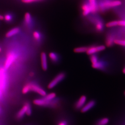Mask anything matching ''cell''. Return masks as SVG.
Instances as JSON below:
<instances>
[{
  "instance_id": "6da1fadb",
  "label": "cell",
  "mask_w": 125,
  "mask_h": 125,
  "mask_svg": "<svg viewBox=\"0 0 125 125\" xmlns=\"http://www.w3.org/2000/svg\"><path fill=\"white\" fill-rule=\"evenodd\" d=\"M122 4V1L119 0H102L98 3V10L104 11L119 7Z\"/></svg>"
},
{
  "instance_id": "7a4b0ae2",
  "label": "cell",
  "mask_w": 125,
  "mask_h": 125,
  "mask_svg": "<svg viewBox=\"0 0 125 125\" xmlns=\"http://www.w3.org/2000/svg\"><path fill=\"white\" fill-rule=\"evenodd\" d=\"M56 100L55 98L53 100L48 101L45 100V99L42 98L35 99L34 100L33 103L35 105L39 106H50L52 107H54L55 106H56L57 104L58 103V100Z\"/></svg>"
},
{
  "instance_id": "3957f363",
  "label": "cell",
  "mask_w": 125,
  "mask_h": 125,
  "mask_svg": "<svg viewBox=\"0 0 125 125\" xmlns=\"http://www.w3.org/2000/svg\"><path fill=\"white\" fill-rule=\"evenodd\" d=\"M66 74L64 72L59 73L54 79L50 82L48 85V88L50 89L53 88L65 79Z\"/></svg>"
},
{
  "instance_id": "277c9868",
  "label": "cell",
  "mask_w": 125,
  "mask_h": 125,
  "mask_svg": "<svg viewBox=\"0 0 125 125\" xmlns=\"http://www.w3.org/2000/svg\"><path fill=\"white\" fill-rule=\"evenodd\" d=\"M106 49V46L104 45H93L88 47L86 53L88 55L96 54L98 52L104 51Z\"/></svg>"
},
{
  "instance_id": "5b68a950",
  "label": "cell",
  "mask_w": 125,
  "mask_h": 125,
  "mask_svg": "<svg viewBox=\"0 0 125 125\" xmlns=\"http://www.w3.org/2000/svg\"><path fill=\"white\" fill-rule=\"evenodd\" d=\"M29 84L30 91H33L42 96H45L47 94L46 92L37 84L32 83H30Z\"/></svg>"
},
{
  "instance_id": "8992f818",
  "label": "cell",
  "mask_w": 125,
  "mask_h": 125,
  "mask_svg": "<svg viewBox=\"0 0 125 125\" xmlns=\"http://www.w3.org/2000/svg\"><path fill=\"white\" fill-rule=\"evenodd\" d=\"M16 58V55L14 52H10L7 56L5 62V69H8L13 63Z\"/></svg>"
},
{
  "instance_id": "52a82bcc",
  "label": "cell",
  "mask_w": 125,
  "mask_h": 125,
  "mask_svg": "<svg viewBox=\"0 0 125 125\" xmlns=\"http://www.w3.org/2000/svg\"><path fill=\"white\" fill-rule=\"evenodd\" d=\"M87 97L86 96L83 95L80 97L78 100L74 104V107L76 109H81L86 103Z\"/></svg>"
},
{
  "instance_id": "ba28073f",
  "label": "cell",
  "mask_w": 125,
  "mask_h": 125,
  "mask_svg": "<svg viewBox=\"0 0 125 125\" xmlns=\"http://www.w3.org/2000/svg\"><path fill=\"white\" fill-rule=\"evenodd\" d=\"M82 14L84 16H87L92 13V9L90 4L88 2H84L82 6Z\"/></svg>"
},
{
  "instance_id": "9c48e42d",
  "label": "cell",
  "mask_w": 125,
  "mask_h": 125,
  "mask_svg": "<svg viewBox=\"0 0 125 125\" xmlns=\"http://www.w3.org/2000/svg\"><path fill=\"white\" fill-rule=\"evenodd\" d=\"M96 105V102L94 100H91L85 104V105L81 109V111L82 113H85L87 112L93 108Z\"/></svg>"
},
{
  "instance_id": "30bf717a",
  "label": "cell",
  "mask_w": 125,
  "mask_h": 125,
  "mask_svg": "<svg viewBox=\"0 0 125 125\" xmlns=\"http://www.w3.org/2000/svg\"><path fill=\"white\" fill-rule=\"evenodd\" d=\"M29 104V103H25L24 106H23V107L19 111V112H18L16 115V117L18 119H21L24 117L25 114H26L28 105Z\"/></svg>"
},
{
  "instance_id": "8fae6325",
  "label": "cell",
  "mask_w": 125,
  "mask_h": 125,
  "mask_svg": "<svg viewBox=\"0 0 125 125\" xmlns=\"http://www.w3.org/2000/svg\"><path fill=\"white\" fill-rule=\"evenodd\" d=\"M95 29L97 32H102L104 28V23L100 19L96 18L94 20Z\"/></svg>"
},
{
  "instance_id": "7c38bea8",
  "label": "cell",
  "mask_w": 125,
  "mask_h": 125,
  "mask_svg": "<svg viewBox=\"0 0 125 125\" xmlns=\"http://www.w3.org/2000/svg\"><path fill=\"white\" fill-rule=\"evenodd\" d=\"M41 61H42V67L44 71H46L47 69V56L46 53L45 52H42L41 55Z\"/></svg>"
},
{
  "instance_id": "4fadbf2b",
  "label": "cell",
  "mask_w": 125,
  "mask_h": 125,
  "mask_svg": "<svg viewBox=\"0 0 125 125\" xmlns=\"http://www.w3.org/2000/svg\"><path fill=\"white\" fill-rule=\"evenodd\" d=\"M92 66L94 69L103 70L106 67V63L105 62L99 60L95 64H92Z\"/></svg>"
},
{
  "instance_id": "5bb4252c",
  "label": "cell",
  "mask_w": 125,
  "mask_h": 125,
  "mask_svg": "<svg viewBox=\"0 0 125 125\" xmlns=\"http://www.w3.org/2000/svg\"><path fill=\"white\" fill-rule=\"evenodd\" d=\"M20 29L18 27H15L12 28L6 33L5 37L7 38H10L16 34H18L20 32Z\"/></svg>"
},
{
  "instance_id": "9a60e30c",
  "label": "cell",
  "mask_w": 125,
  "mask_h": 125,
  "mask_svg": "<svg viewBox=\"0 0 125 125\" xmlns=\"http://www.w3.org/2000/svg\"><path fill=\"white\" fill-rule=\"evenodd\" d=\"M114 36L113 34H109L106 37L105 43L106 46L109 47H111L115 44V40Z\"/></svg>"
},
{
  "instance_id": "2e32d148",
  "label": "cell",
  "mask_w": 125,
  "mask_h": 125,
  "mask_svg": "<svg viewBox=\"0 0 125 125\" xmlns=\"http://www.w3.org/2000/svg\"><path fill=\"white\" fill-rule=\"evenodd\" d=\"M88 2L92 9V13H94L97 12L98 8L96 0H88Z\"/></svg>"
},
{
  "instance_id": "e0dca14e",
  "label": "cell",
  "mask_w": 125,
  "mask_h": 125,
  "mask_svg": "<svg viewBox=\"0 0 125 125\" xmlns=\"http://www.w3.org/2000/svg\"><path fill=\"white\" fill-rule=\"evenodd\" d=\"M49 57L51 61L53 62L56 63L59 60V56L55 52H50L49 53Z\"/></svg>"
},
{
  "instance_id": "ac0fdd59",
  "label": "cell",
  "mask_w": 125,
  "mask_h": 125,
  "mask_svg": "<svg viewBox=\"0 0 125 125\" xmlns=\"http://www.w3.org/2000/svg\"><path fill=\"white\" fill-rule=\"evenodd\" d=\"M87 48H88V47L81 46V47H76L75 48H74V52L76 53H85L87 51Z\"/></svg>"
},
{
  "instance_id": "d6986e66",
  "label": "cell",
  "mask_w": 125,
  "mask_h": 125,
  "mask_svg": "<svg viewBox=\"0 0 125 125\" xmlns=\"http://www.w3.org/2000/svg\"><path fill=\"white\" fill-rule=\"evenodd\" d=\"M24 21L26 24L29 25L32 22V17L30 13L27 12L24 15Z\"/></svg>"
},
{
  "instance_id": "ffe728a7",
  "label": "cell",
  "mask_w": 125,
  "mask_h": 125,
  "mask_svg": "<svg viewBox=\"0 0 125 125\" xmlns=\"http://www.w3.org/2000/svg\"><path fill=\"white\" fill-rule=\"evenodd\" d=\"M56 97V94L55 93H51L49 94H46L45 96H43V98L46 101H50L55 98Z\"/></svg>"
},
{
  "instance_id": "44dd1931",
  "label": "cell",
  "mask_w": 125,
  "mask_h": 125,
  "mask_svg": "<svg viewBox=\"0 0 125 125\" xmlns=\"http://www.w3.org/2000/svg\"><path fill=\"white\" fill-rule=\"evenodd\" d=\"M109 119L108 118H103L98 121L96 125H106L109 123Z\"/></svg>"
},
{
  "instance_id": "7402d4cb",
  "label": "cell",
  "mask_w": 125,
  "mask_h": 125,
  "mask_svg": "<svg viewBox=\"0 0 125 125\" xmlns=\"http://www.w3.org/2000/svg\"><path fill=\"white\" fill-rule=\"evenodd\" d=\"M106 26L107 28L114 27L118 26V20H113L106 23Z\"/></svg>"
},
{
  "instance_id": "603a6c76",
  "label": "cell",
  "mask_w": 125,
  "mask_h": 125,
  "mask_svg": "<svg viewBox=\"0 0 125 125\" xmlns=\"http://www.w3.org/2000/svg\"><path fill=\"white\" fill-rule=\"evenodd\" d=\"M90 56V60L91 62L92 63V64H95L99 60L98 56L96 54L91 55Z\"/></svg>"
},
{
  "instance_id": "cb8c5ba5",
  "label": "cell",
  "mask_w": 125,
  "mask_h": 125,
  "mask_svg": "<svg viewBox=\"0 0 125 125\" xmlns=\"http://www.w3.org/2000/svg\"><path fill=\"white\" fill-rule=\"evenodd\" d=\"M115 44L125 47V39H115Z\"/></svg>"
},
{
  "instance_id": "d4e9b609",
  "label": "cell",
  "mask_w": 125,
  "mask_h": 125,
  "mask_svg": "<svg viewBox=\"0 0 125 125\" xmlns=\"http://www.w3.org/2000/svg\"><path fill=\"white\" fill-rule=\"evenodd\" d=\"M33 37L34 39L37 41H39L41 39V36L40 33L39 32L37 31H35L33 32Z\"/></svg>"
},
{
  "instance_id": "484cf974",
  "label": "cell",
  "mask_w": 125,
  "mask_h": 125,
  "mask_svg": "<svg viewBox=\"0 0 125 125\" xmlns=\"http://www.w3.org/2000/svg\"><path fill=\"white\" fill-rule=\"evenodd\" d=\"M22 92V93L24 94H27L30 92H31L29 83L26 84V85H25V86H24L23 88Z\"/></svg>"
},
{
  "instance_id": "4316f807",
  "label": "cell",
  "mask_w": 125,
  "mask_h": 125,
  "mask_svg": "<svg viewBox=\"0 0 125 125\" xmlns=\"http://www.w3.org/2000/svg\"><path fill=\"white\" fill-rule=\"evenodd\" d=\"M4 17V20L5 21L7 22H9L11 21L12 20V16L10 14H7L5 15V16Z\"/></svg>"
},
{
  "instance_id": "83f0119b",
  "label": "cell",
  "mask_w": 125,
  "mask_h": 125,
  "mask_svg": "<svg viewBox=\"0 0 125 125\" xmlns=\"http://www.w3.org/2000/svg\"><path fill=\"white\" fill-rule=\"evenodd\" d=\"M118 26L125 27V20H118Z\"/></svg>"
},
{
  "instance_id": "f1b7e54d",
  "label": "cell",
  "mask_w": 125,
  "mask_h": 125,
  "mask_svg": "<svg viewBox=\"0 0 125 125\" xmlns=\"http://www.w3.org/2000/svg\"><path fill=\"white\" fill-rule=\"evenodd\" d=\"M40 0H21V1L24 3H31L32 2L39 1Z\"/></svg>"
},
{
  "instance_id": "f546056e",
  "label": "cell",
  "mask_w": 125,
  "mask_h": 125,
  "mask_svg": "<svg viewBox=\"0 0 125 125\" xmlns=\"http://www.w3.org/2000/svg\"><path fill=\"white\" fill-rule=\"evenodd\" d=\"M58 125H67V123L65 121H62L58 124Z\"/></svg>"
},
{
  "instance_id": "4dcf8cb0",
  "label": "cell",
  "mask_w": 125,
  "mask_h": 125,
  "mask_svg": "<svg viewBox=\"0 0 125 125\" xmlns=\"http://www.w3.org/2000/svg\"><path fill=\"white\" fill-rule=\"evenodd\" d=\"M4 20V17L1 15H0V20Z\"/></svg>"
},
{
  "instance_id": "1f68e13d",
  "label": "cell",
  "mask_w": 125,
  "mask_h": 125,
  "mask_svg": "<svg viewBox=\"0 0 125 125\" xmlns=\"http://www.w3.org/2000/svg\"><path fill=\"white\" fill-rule=\"evenodd\" d=\"M123 73H124L125 74V67L123 69Z\"/></svg>"
},
{
  "instance_id": "d6a6232c",
  "label": "cell",
  "mask_w": 125,
  "mask_h": 125,
  "mask_svg": "<svg viewBox=\"0 0 125 125\" xmlns=\"http://www.w3.org/2000/svg\"><path fill=\"white\" fill-rule=\"evenodd\" d=\"M1 51H2V49L1 47H0V52H1Z\"/></svg>"
},
{
  "instance_id": "836d02e7",
  "label": "cell",
  "mask_w": 125,
  "mask_h": 125,
  "mask_svg": "<svg viewBox=\"0 0 125 125\" xmlns=\"http://www.w3.org/2000/svg\"><path fill=\"white\" fill-rule=\"evenodd\" d=\"M124 94H125V92H124Z\"/></svg>"
},
{
  "instance_id": "e575fe53",
  "label": "cell",
  "mask_w": 125,
  "mask_h": 125,
  "mask_svg": "<svg viewBox=\"0 0 125 125\" xmlns=\"http://www.w3.org/2000/svg\"></svg>"
}]
</instances>
